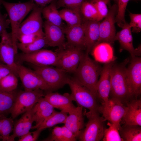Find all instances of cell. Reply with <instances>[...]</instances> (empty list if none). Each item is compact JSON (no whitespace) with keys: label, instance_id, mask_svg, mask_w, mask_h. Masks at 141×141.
I'll return each mask as SVG.
<instances>
[{"label":"cell","instance_id":"cell-1","mask_svg":"<svg viewBox=\"0 0 141 141\" xmlns=\"http://www.w3.org/2000/svg\"><path fill=\"white\" fill-rule=\"evenodd\" d=\"M102 69L97 63L90 57L89 54L85 52L74 73V78L97 97L98 95L96 85Z\"/></svg>","mask_w":141,"mask_h":141},{"label":"cell","instance_id":"cell-2","mask_svg":"<svg viewBox=\"0 0 141 141\" xmlns=\"http://www.w3.org/2000/svg\"><path fill=\"white\" fill-rule=\"evenodd\" d=\"M2 5L5 9L9 17L11 27V38L15 51L17 46V33L21 22L27 14L35 7L38 5L33 0L25 2L10 3L0 0Z\"/></svg>","mask_w":141,"mask_h":141},{"label":"cell","instance_id":"cell-3","mask_svg":"<svg viewBox=\"0 0 141 141\" xmlns=\"http://www.w3.org/2000/svg\"><path fill=\"white\" fill-rule=\"evenodd\" d=\"M128 61L127 59L121 64H113L111 70L110 92L114 97L121 100L131 96L126 67Z\"/></svg>","mask_w":141,"mask_h":141},{"label":"cell","instance_id":"cell-4","mask_svg":"<svg viewBox=\"0 0 141 141\" xmlns=\"http://www.w3.org/2000/svg\"><path fill=\"white\" fill-rule=\"evenodd\" d=\"M34 70L42 78L51 91L62 87L67 84L70 77L63 70L52 66L32 65Z\"/></svg>","mask_w":141,"mask_h":141},{"label":"cell","instance_id":"cell-5","mask_svg":"<svg viewBox=\"0 0 141 141\" xmlns=\"http://www.w3.org/2000/svg\"><path fill=\"white\" fill-rule=\"evenodd\" d=\"M67 84L71 90L73 100L78 106L86 108L90 111H97L96 97L90 90L74 78H70Z\"/></svg>","mask_w":141,"mask_h":141},{"label":"cell","instance_id":"cell-6","mask_svg":"<svg viewBox=\"0 0 141 141\" xmlns=\"http://www.w3.org/2000/svg\"><path fill=\"white\" fill-rule=\"evenodd\" d=\"M44 95L43 91L40 89L24 90L18 92L11 113L12 118L15 119L31 109Z\"/></svg>","mask_w":141,"mask_h":141},{"label":"cell","instance_id":"cell-7","mask_svg":"<svg viewBox=\"0 0 141 141\" xmlns=\"http://www.w3.org/2000/svg\"><path fill=\"white\" fill-rule=\"evenodd\" d=\"M88 119L86 128L78 137L81 141H99L104 136V119L100 117L97 111L85 113Z\"/></svg>","mask_w":141,"mask_h":141},{"label":"cell","instance_id":"cell-8","mask_svg":"<svg viewBox=\"0 0 141 141\" xmlns=\"http://www.w3.org/2000/svg\"><path fill=\"white\" fill-rule=\"evenodd\" d=\"M83 50L80 48L72 46H69L66 49H59L56 52L58 59L57 67L67 73H74L84 54Z\"/></svg>","mask_w":141,"mask_h":141},{"label":"cell","instance_id":"cell-9","mask_svg":"<svg viewBox=\"0 0 141 141\" xmlns=\"http://www.w3.org/2000/svg\"><path fill=\"white\" fill-rule=\"evenodd\" d=\"M15 58L20 62H26L38 66H58V59L56 52L41 49L33 52L24 53L16 55Z\"/></svg>","mask_w":141,"mask_h":141},{"label":"cell","instance_id":"cell-10","mask_svg":"<svg viewBox=\"0 0 141 141\" xmlns=\"http://www.w3.org/2000/svg\"><path fill=\"white\" fill-rule=\"evenodd\" d=\"M121 100L114 97L109 99L106 103H103L102 106L98 108L105 120H108L116 126L119 130L121 127L120 122L127 109Z\"/></svg>","mask_w":141,"mask_h":141},{"label":"cell","instance_id":"cell-11","mask_svg":"<svg viewBox=\"0 0 141 141\" xmlns=\"http://www.w3.org/2000/svg\"><path fill=\"white\" fill-rule=\"evenodd\" d=\"M35 7L27 19L20 24L17 33V40L25 36L44 34L42 29V10L43 7Z\"/></svg>","mask_w":141,"mask_h":141},{"label":"cell","instance_id":"cell-12","mask_svg":"<svg viewBox=\"0 0 141 141\" xmlns=\"http://www.w3.org/2000/svg\"><path fill=\"white\" fill-rule=\"evenodd\" d=\"M118 10L117 4L115 3L111 6L104 19L101 22H100L99 36L97 45L103 42L110 44L116 41L115 19Z\"/></svg>","mask_w":141,"mask_h":141},{"label":"cell","instance_id":"cell-13","mask_svg":"<svg viewBox=\"0 0 141 141\" xmlns=\"http://www.w3.org/2000/svg\"><path fill=\"white\" fill-rule=\"evenodd\" d=\"M17 76L20 78L25 90L40 89L51 91L40 76L34 70L17 63Z\"/></svg>","mask_w":141,"mask_h":141},{"label":"cell","instance_id":"cell-14","mask_svg":"<svg viewBox=\"0 0 141 141\" xmlns=\"http://www.w3.org/2000/svg\"><path fill=\"white\" fill-rule=\"evenodd\" d=\"M1 58L2 62L8 65L17 77V64L15 61L17 52L15 51L12 42L11 33L5 30L0 35Z\"/></svg>","mask_w":141,"mask_h":141},{"label":"cell","instance_id":"cell-15","mask_svg":"<svg viewBox=\"0 0 141 141\" xmlns=\"http://www.w3.org/2000/svg\"><path fill=\"white\" fill-rule=\"evenodd\" d=\"M126 72L131 96H137L141 92V58L132 57Z\"/></svg>","mask_w":141,"mask_h":141},{"label":"cell","instance_id":"cell-16","mask_svg":"<svg viewBox=\"0 0 141 141\" xmlns=\"http://www.w3.org/2000/svg\"><path fill=\"white\" fill-rule=\"evenodd\" d=\"M44 36L47 45L64 49V32L62 27L52 24L46 21L44 24Z\"/></svg>","mask_w":141,"mask_h":141},{"label":"cell","instance_id":"cell-17","mask_svg":"<svg viewBox=\"0 0 141 141\" xmlns=\"http://www.w3.org/2000/svg\"><path fill=\"white\" fill-rule=\"evenodd\" d=\"M44 98L54 108L64 113H69L76 107L72 102L73 100L71 94L68 93L62 95L49 91L44 95Z\"/></svg>","mask_w":141,"mask_h":141},{"label":"cell","instance_id":"cell-18","mask_svg":"<svg viewBox=\"0 0 141 141\" xmlns=\"http://www.w3.org/2000/svg\"><path fill=\"white\" fill-rule=\"evenodd\" d=\"M131 32V28L126 22L122 30L116 34V40L119 41L122 49L127 51L133 57L140 55L141 47L140 45L137 48H134Z\"/></svg>","mask_w":141,"mask_h":141},{"label":"cell","instance_id":"cell-19","mask_svg":"<svg viewBox=\"0 0 141 141\" xmlns=\"http://www.w3.org/2000/svg\"><path fill=\"white\" fill-rule=\"evenodd\" d=\"M113 62L106 63L102 68L100 78L96 85V90L98 96L103 102L109 100L110 91V72Z\"/></svg>","mask_w":141,"mask_h":141},{"label":"cell","instance_id":"cell-20","mask_svg":"<svg viewBox=\"0 0 141 141\" xmlns=\"http://www.w3.org/2000/svg\"><path fill=\"white\" fill-rule=\"evenodd\" d=\"M33 107L14 123L13 133L10 135L9 141H14L15 138H19L30 132L34 122Z\"/></svg>","mask_w":141,"mask_h":141},{"label":"cell","instance_id":"cell-21","mask_svg":"<svg viewBox=\"0 0 141 141\" xmlns=\"http://www.w3.org/2000/svg\"><path fill=\"white\" fill-rule=\"evenodd\" d=\"M99 21L86 20L83 23L86 52L88 54L97 45L99 36Z\"/></svg>","mask_w":141,"mask_h":141},{"label":"cell","instance_id":"cell-22","mask_svg":"<svg viewBox=\"0 0 141 141\" xmlns=\"http://www.w3.org/2000/svg\"><path fill=\"white\" fill-rule=\"evenodd\" d=\"M83 108L81 107L78 106L69 113L64 124L77 138H78L84 127Z\"/></svg>","mask_w":141,"mask_h":141},{"label":"cell","instance_id":"cell-23","mask_svg":"<svg viewBox=\"0 0 141 141\" xmlns=\"http://www.w3.org/2000/svg\"><path fill=\"white\" fill-rule=\"evenodd\" d=\"M64 32L69 46L78 47L83 49H85L83 24L73 26H68Z\"/></svg>","mask_w":141,"mask_h":141},{"label":"cell","instance_id":"cell-24","mask_svg":"<svg viewBox=\"0 0 141 141\" xmlns=\"http://www.w3.org/2000/svg\"><path fill=\"white\" fill-rule=\"evenodd\" d=\"M122 119L125 125L141 126V101L134 100L128 103Z\"/></svg>","mask_w":141,"mask_h":141},{"label":"cell","instance_id":"cell-25","mask_svg":"<svg viewBox=\"0 0 141 141\" xmlns=\"http://www.w3.org/2000/svg\"><path fill=\"white\" fill-rule=\"evenodd\" d=\"M35 126L38 125L50 116L55 110L54 108L44 98H41L33 107Z\"/></svg>","mask_w":141,"mask_h":141},{"label":"cell","instance_id":"cell-26","mask_svg":"<svg viewBox=\"0 0 141 141\" xmlns=\"http://www.w3.org/2000/svg\"><path fill=\"white\" fill-rule=\"evenodd\" d=\"M92 51L97 61L106 63L113 62L115 60L113 48L108 43L103 42L99 43Z\"/></svg>","mask_w":141,"mask_h":141},{"label":"cell","instance_id":"cell-27","mask_svg":"<svg viewBox=\"0 0 141 141\" xmlns=\"http://www.w3.org/2000/svg\"><path fill=\"white\" fill-rule=\"evenodd\" d=\"M18 92L16 90L6 92L0 91V115L11 113Z\"/></svg>","mask_w":141,"mask_h":141},{"label":"cell","instance_id":"cell-28","mask_svg":"<svg viewBox=\"0 0 141 141\" xmlns=\"http://www.w3.org/2000/svg\"><path fill=\"white\" fill-rule=\"evenodd\" d=\"M67 116V113L61 111L57 112L55 110L50 116L40 124L32 126L31 129H39L43 130L58 124H64Z\"/></svg>","mask_w":141,"mask_h":141},{"label":"cell","instance_id":"cell-29","mask_svg":"<svg viewBox=\"0 0 141 141\" xmlns=\"http://www.w3.org/2000/svg\"><path fill=\"white\" fill-rule=\"evenodd\" d=\"M77 139L73 133L64 125L61 127H54L51 135L45 140L75 141Z\"/></svg>","mask_w":141,"mask_h":141},{"label":"cell","instance_id":"cell-30","mask_svg":"<svg viewBox=\"0 0 141 141\" xmlns=\"http://www.w3.org/2000/svg\"><path fill=\"white\" fill-rule=\"evenodd\" d=\"M62 19L68 25L73 26L82 24L80 9L65 8L59 11Z\"/></svg>","mask_w":141,"mask_h":141},{"label":"cell","instance_id":"cell-31","mask_svg":"<svg viewBox=\"0 0 141 141\" xmlns=\"http://www.w3.org/2000/svg\"><path fill=\"white\" fill-rule=\"evenodd\" d=\"M119 131L124 141H141V126L125 125Z\"/></svg>","mask_w":141,"mask_h":141},{"label":"cell","instance_id":"cell-32","mask_svg":"<svg viewBox=\"0 0 141 141\" xmlns=\"http://www.w3.org/2000/svg\"><path fill=\"white\" fill-rule=\"evenodd\" d=\"M52 2L49 5L43 7L42 14L46 21L52 24L61 27L62 19L55 4Z\"/></svg>","mask_w":141,"mask_h":141},{"label":"cell","instance_id":"cell-33","mask_svg":"<svg viewBox=\"0 0 141 141\" xmlns=\"http://www.w3.org/2000/svg\"><path fill=\"white\" fill-rule=\"evenodd\" d=\"M45 36H40L34 41L28 43H17V49L21 50L23 53H31L40 49L47 45Z\"/></svg>","mask_w":141,"mask_h":141},{"label":"cell","instance_id":"cell-34","mask_svg":"<svg viewBox=\"0 0 141 141\" xmlns=\"http://www.w3.org/2000/svg\"><path fill=\"white\" fill-rule=\"evenodd\" d=\"M80 10L81 13L85 19V21H98V15L96 9L88 0H86L83 2Z\"/></svg>","mask_w":141,"mask_h":141},{"label":"cell","instance_id":"cell-35","mask_svg":"<svg viewBox=\"0 0 141 141\" xmlns=\"http://www.w3.org/2000/svg\"><path fill=\"white\" fill-rule=\"evenodd\" d=\"M17 77L11 73L0 80V91L9 92L15 90L18 84Z\"/></svg>","mask_w":141,"mask_h":141},{"label":"cell","instance_id":"cell-36","mask_svg":"<svg viewBox=\"0 0 141 141\" xmlns=\"http://www.w3.org/2000/svg\"><path fill=\"white\" fill-rule=\"evenodd\" d=\"M2 121L1 140L3 141H9L10 134L13 131L14 122L12 117L7 118L6 116L1 115Z\"/></svg>","mask_w":141,"mask_h":141},{"label":"cell","instance_id":"cell-37","mask_svg":"<svg viewBox=\"0 0 141 141\" xmlns=\"http://www.w3.org/2000/svg\"><path fill=\"white\" fill-rule=\"evenodd\" d=\"M108 128L104 129L103 140V141H123L119 130L115 125L110 122L107 124Z\"/></svg>","mask_w":141,"mask_h":141},{"label":"cell","instance_id":"cell-38","mask_svg":"<svg viewBox=\"0 0 141 141\" xmlns=\"http://www.w3.org/2000/svg\"><path fill=\"white\" fill-rule=\"evenodd\" d=\"M95 6L97 10L98 15V21L104 18L107 15L108 10L107 4L102 0H88Z\"/></svg>","mask_w":141,"mask_h":141},{"label":"cell","instance_id":"cell-39","mask_svg":"<svg viewBox=\"0 0 141 141\" xmlns=\"http://www.w3.org/2000/svg\"><path fill=\"white\" fill-rule=\"evenodd\" d=\"M130 22L129 25L132 28L131 32L138 33L141 31V14L130 13Z\"/></svg>","mask_w":141,"mask_h":141},{"label":"cell","instance_id":"cell-40","mask_svg":"<svg viewBox=\"0 0 141 141\" xmlns=\"http://www.w3.org/2000/svg\"><path fill=\"white\" fill-rule=\"evenodd\" d=\"M86 0H57L56 7H64L80 9L83 2Z\"/></svg>","mask_w":141,"mask_h":141},{"label":"cell","instance_id":"cell-41","mask_svg":"<svg viewBox=\"0 0 141 141\" xmlns=\"http://www.w3.org/2000/svg\"><path fill=\"white\" fill-rule=\"evenodd\" d=\"M130 0H119L118 10L116 16L118 21L122 22L125 20V13L127 6Z\"/></svg>","mask_w":141,"mask_h":141},{"label":"cell","instance_id":"cell-42","mask_svg":"<svg viewBox=\"0 0 141 141\" xmlns=\"http://www.w3.org/2000/svg\"><path fill=\"white\" fill-rule=\"evenodd\" d=\"M42 130L37 129L36 131L29 132L19 138V141H35L37 140Z\"/></svg>","mask_w":141,"mask_h":141},{"label":"cell","instance_id":"cell-43","mask_svg":"<svg viewBox=\"0 0 141 141\" xmlns=\"http://www.w3.org/2000/svg\"><path fill=\"white\" fill-rule=\"evenodd\" d=\"M2 5L0 1V36L3 31L9 28L10 24L9 19L7 18V14H5L3 15L1 12Z\"/></svg>","mask_w":141,"mask_h":141},{"label":"cell","instance_id":"cell-44","mask_svg":"<svg viewBox=\"0 0 141 141\" xmlns=\"http://www.w3.org/2000/svg\"><path fill=\"white\" fill-rule=\"evenodd\" d=\"M11 73H13L8 65L3 63H0V80Z\"/></svg>","mask_w":141,"mask_h":141},{"label":"cell","instance_id":"cell-45","mask_svg":"<svg viewBox=\"0 0 141 141\" xmlns=\"http://www.w3.org/2000/svg\"><path fill=\"white\" fill-rule=\"evenodd\" d=\"M37 4L44 7L47 4L51 3L54 0H33Z\"/></svg>","mask_w":141,"mask_h":141},{"label":"cell","instance_id":"cell-46","mask_svg":"<svg viewBox=\"0 0 141 141\" xmlns=\"http://www.w3.org/2000/svg\"><path fill=\"white\" fill-rule=\"evenodd\" d=\"M2 127V121L1 118L0 116V139H1Z\"/></svg>","mask_w":141,"mask_h":141},{"label":"cell","instance_id":"cell-47","mask_svg":"<svg viewBox=\"0 0 141 141\" xmlns=\"http://www.w3.org/2000/svg\"><path fill=\"white\" fill-rule=\"evenodd\" d=\"M104 1L107 4L109 5V8L111 7L110 0H102Z\"/></svg>","mask_w":141,"mask_h":141},{"label":"cell","instance_id":"cell-48","mask_svg":"<svg viewBox=\"0 0 141 141\" xmlns=\"http://www.w3.org/2000/svg\"><path fill=\"white\" fill-rule=\"evenodd\" d=\"M0 63H3V62H2V61L1 58V48H0Z\"/></svg>","mask_w":141,"mask_h":141},{"label":"cell","instance_id":"cell-49","mask_svg":"<svg viewBox=\"0 0 141 141\" xmlns=\"http://www.w3.org/2000/svg\"><path fill=\"white\" fill-rule=\"evenodd\" d=\"M119 0H113V1L115 2L116 4H117L118 3Z\"/></svg>","mask_w":141,"mask_h":141},{"label":"cell","instance_id":"cell-50","mask_svg":"<svg viewBox=\"0 0 141 141\" xmlns=\"http://www.w3.org/2000/svg\"><path fill=\"white\" fill-rule=\"evenodd\" d=\"M136 1H140V0H134Z\"/></svg>","mask_w":141,"mask_h":141}]
</instances>
